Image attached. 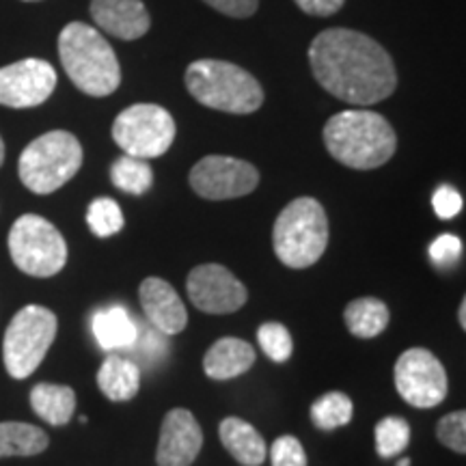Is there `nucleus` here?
<instances>
[{"label":"nucleus","instance_id":"nucleus-25","mask_svg":"<svg viewBox=\"0 0 466 466\" xmlns=\"http://www.w3.org/2000/svg\"><path fill=\"white\" fill-rule=\"evenodd\" d=\"M354 415V404L346 393L333 391L326 393L322 398H318L311 406V421L316 423V428L330 432V430L343 428L352 421Z\"/></svg>","mask_w":466,"mask_h":466},{"label":"nucleus","instance_id":"nucleus-12","mask_svg":"<svg viewBox=\"0 0 466 466\" xmlns=\"http://www.w3.org/2000/svg\"><path fill=\"white\" fill-rule=\"evenodd\" d=\"M190 302L203 313L225 316L247 305L248 291L231 270L220 264H201L192 268L186 281Z\"/></svg>","mask_w":466,"mask_h":466},{"label":"nucleus","instance_id":"nucleus-7","mask_svg":"<svg viewBox=\"0 0 466 466\" xmlns=\"http://www.w3.org/2000/svg\"><path fill=\"white\" fill-rule=\"evenodd\" d=\"M58 319L50 309L28 305L15 313L3 341V359L9 376L25 380L42 365L56 337Z\"/></svg>","mask_w":466,"mask_h":466},{"label":"nucleus","instance_id":"nucleus-29","mask_svg":"<svg viewBox=\"0 0 466 466\" xmlns=\"http://www.w3.org/2000/svg\"><path fill=\"white\" fill-rule=\"evenodd\" d=\"M436 436L445 447L456 453H466V412H450L436 425Z\"/></svg>","mask_w":466,"mask_h":466},{"label":"nucleus","instance_id":"nucleus-5","mask_svg":"<svg viewBox=\"0 0 466 466\" xmlns=\"http://www.w3.org/2000/svg\"><path fill=\"white\" fill-rule=\"evenodd\" d=\"M272 247L279 261L294 270L316 264L329 247V218L319 201L300 197L285 206L272 229Z\"/></svg>","mask_w":466,"mask_h":466},{"label":"nucleus","instance_id":"nucleus-30","mask_svg":"<svg viewBox=\"0 0 466 466\" xmlns=\"http://www.w3.org/2000/svg\"><path fill=\"white\" fill-rule=\"evenodd\" d=\"M430 259L436 268L441 270H451L453 266H458L460 258H462V240L451 233H442L436 240L430 244Z\"/></svg>","mask_w":466,"mask_h":466},{"label":"nucleus","instance_id":"nucleus-38","mask_svg":"<svg viewBox=\"0 0 466 466\" xmlns=\"http://www.w3.org/2000/svg\"><path fill=\"white\" fill-rule=\"evenodd\" d=\"M398 466H410V460H408V458H404V460H400V462H398Z\"/></svg>","mask_w":466,"mask_h":466},{"label":"nucleus","instance_id":"nucleus-33","mask_svg":"<svg viewBox=\"0 0 466 466\" xmlns=\"http://www.w3.org/2000/svg\"><path fill=\"white\" fill-rule=\"evenodd\" d=\"M203 3L229 17H250L259 7V0H203Z\"/></svg>","mask_w":466,"mask_h":466},{"label":"nucleus","instance_id":"nucleus-32","mask_svg":"<svg viewBox=\"0 0 466 466\" xmlns=\"http://www.w3.org/2000/svg\"><path fill=\"white\" fill-rule=\"evenodd\" d=\"M434 214L442 220H450L462 212V195L451 186H441L432 197Z\"/></svg>","mask_w":466,"mask_h":466},{"label":"nucleus","instance_id":"nucleus-17","mask_svg":"<svg viewBox=\"0 0 466 466\" xmlns=\"http://www.w3.org/2000/svg\"><path fill=\"white\" fill-rule=\"evenodd\" d=\"M255 350L238 337H223L214 341L203 357V370L212 380H231L253 367Z\"/></svg>","mask_w":466,"mask_h":466},{"label":"nucleus","instance_id":"nucleus-18","mask_svg":"<svg viewBox=\"0 0 466 466\" xmlns=\"http://www.w3.org/2000/svg\"><path fill=\"white\" fill-rule=\"evenodd\" d=\"M91 330L100 348L110 354L130 350L138 337V326L124 307L100 309L91 319Z\"/></svg>","mask_w":466,"mask_h":466},{"label":"nucleus","instance_id":"nucleus-2","mask_svg":"<svg viewBox=\"0 0 466 466\" xmlns=\"http://www.w3.org/2000/svg\"><path fill=\"white\" fill-rule=\"evenodd\" d=\"M324 145L343 167L370 171L393 158L398 137L382 115L374 110L352 108L341 110L326 121Z\"/></svg>","mask_w":466,"mask_h":466},{"label":"nucleus","instance_id":"nucleus-20","mask_svg":"<svg viewBox=\"0 0 466 466\" xmlns=\"http://www.w3.org/2000/svg\"><path fill=\"white\" fill-rule=\"evenodd\" d=\"M97 387L110 401L132 400L141 389V367L119 354H110L97 371Z\"/></svg>","mask_w":466,"mask_h":466},{"label":"nucleus","instance_id":"nucleus-28","mask_svg":"<svg viewBox=\"0 0 466 466\" xmlns=\"http://www.w3.org/2000/svg\"><path fill=\"white\" fill-rule=\"evenodd\" d=\"M258 341L266 357L275 360V363H285L291 357V350H294L289 330L279 322H268L259 326Z\"/></svg>","mask_w":466,"mask_h":466},{"label":"nucleus","instance_id":"nucleus-27","mask_svg":"<svg viewBox=\"0 0 466 466\" xmlns=\"http://www.w3.org/2000/svg\"><path fill=\"white\" fill-rule=\"evenodd\" d=\"M410 442V425L401 417H384L376 425V451L380 458H393Z\"/></svg>","mask_w":466,"mask_h":466},{"label":"nucleus","instance_id":"nucleus-34","mask_svg":"<svg viewBox=\"0 0 466 466\" xmlns=\"http://www.w3.org/2000/svg\"><path fill=\"white\" fill-rule=\"evenodd\" d=\"M167 346H168L167 335H162L160 330H156L154 326H151V330L143 333L141 346H137V348L141 350V354L149 360V363H156V360H160L167 354Z\"/></svg>","mask_w":466,"mask_h":466},{"label":"nucleus","instance_id":"nucleus-10","mask_svg":"<svg viewBox=\"0 0 466 466\" xmlns=\"http://www.w3.org/2000/svg\"><path fill=\"white\" fill-rule=\"evenodd\" d=\"M395 387L410 406L434 408L447 395L445 367L430 350L410 348L395 363Z\"/></svg>","mask_w":466,"mask_h":466},{"label":"nucleus","instance_id":"nucleus-9","mask_svg":"<svg viewBox=\"0 0 466 466\" xmlns=\"http://www.w3.org/2000/svg\"><path fill=\"white\" fill-rule=\"evenodd\" d=\"M175 119L158 104H134L127 106L113 124V138L127 156L134 158H158L167 154L175 141Z\"/></svg>","mask_w":466,"mask_h":466},{"label":"nucleus","instance_id":"nucleus-3","mask_svg":"<svg viewBox=\"0 0 466 466\" xmlns=\"http://www.w3.org/2000/svg\"><path fill=\"white\" fill-rule=\"evenodd\" d=\"M58 56L69 80L86 96L106 97L119 89L121 67L113 46L85 22H69L63 28Z\"/></svg>","mask_w":466,"mask_h":466},{"label":"nucleus","instance_id":"nucleus-14","mask_svg":"<svg viewBox=\"0 0 466 466\" xmlns=\"http://www.w3.org/2000/svg\"><path fill=\"white\" fill-rule=\"evenodd\" d=\"M203 447L201 425L186 408H173L160 428L158 466H192Z\"/></svg>","mask_w":466,"mask_h":466},{"label":"nucleus","instance_id":"nucleus-36","mask_svg":"<svg viewBox=\"0 0 466 466\" xmlns=\"http://www.w3.org/2000/svg\"><path fill=\"white\" fill-rule=\"evenodd\" d=\"M458 318H460V326H462V329H466V299H462V302H460Z\"/></svg>","mask_w":466,"mask_h":466},{"label":"nucleus","instance_id":"nucleus-22","mask_svg":"<svg viewBox=\"0 0 466 466\" xmlns=\"http://www.w3.org/2000/svg\"><path fill=\"white\" fill-rule=\"evenodd\" d=\"M343 318H346L348 330L354 337L371 339V337H378L384 329H387L391 313H389V307L384 305L380 299L363 296V299L350 302Z\"/></svg>","mask_w":466,"mask_h":466},{"label":"nucleus","instance_id":"nucleus-13","mask_svg":"<svg viewBox=\"0 0 466 466\" xmlns=\"http://www.w3.org/2000/svg\"><path fill=\"white\" fill-rule=\"evenodd\" d=\"M56 89V72L42 58H22L0 67V106L33 108Z\"/></svg>","mask_w":466,"mask_h":466},{"label":"nucleus","instance_id":"nucleus-6","mask_svg":"<svg viewBox=\"0 0 466 466\" xmlns=\"http://www.w3.org/2000/svg\"><path fill=\"white\" fill-rule=\"evenodd\" d=\"M83 167V145L72 132L52 130L35 138L17 162L22 184L35 195H50Z\"/></svg>","mask_w":466,"mask_h":466},{"label":"nucleus","instance_id":"nucleus-26","mask_svg":"<svg viewBox=\"0 0 466 466\" xmlns=\"http://www.w3.org/2000/svg\"><path fill=\"white\" fill-rule=\"evenodd\" d=\"M124 212H121L119 203L108 199V197L91 201L89 209H86V225H89L93 236L97 238L115 236V233L124 229Z\"/></svg>","mask_w":466,"mask_h":466},{"label":"nucleus","instance_id":"nucleus-11","mask_svg":"<svg viewBox=\"0 0 466 466\" xmlns=\"http://www.w3.org/2000/svg\"><path fill=\"white\" fill-rule=\"evenodd\" d=\"M188 179L203 199L225 201L250 195L259 184V171L250 162L231 156H206L192 167Z\"/></svg>","mask_w":466,"mask_h":466},{"label":"nucleus","instance_id":"nucleus-1","mask_svg":"<svg viewBox=\"0 0 466 466\" xmlns=\"http://www.w3.org/2000/svg\"><path fill=\"white\" fill-rule=\"evenodd\" d=\"M311 72L322 89L354 106H371L393 96L398 72L393 58L370 35L326 28L309 46Z\"/></svg>","mask_w":466,"mask_h":466},{"label":"nucleus","instance_id":"nucleus-8","mask_svg":"<svg viewBox=\"0 0 466 466\" xmlns=\"http://www.w3.org/2000/svg\"><path fill=\"white\" fill-rule=\"evenodd\" d=\"M9 253L14 264L28 277H55L67 264V244L50 220L25 214L11 227Z\"/></svg>","mask_w":466,"mask_h":466},{"label":"nucleus","instance_id":"nucleus-16","mask_svg":"<svg viewBox=\"0 0 466 466\" xmlns=\"http://www.w3.org/2000/svg\"><path fill=\"white\" fill-rule=\"evenodd\" d=\"M91 17L104 33L124 42L141 39L151 26L143 0H91Z\"/></svg>","mask_w":466,"mask_h":466},{"label":"nucleus","instance_id":"nucleus-35","mask_svg":"<svg viewBox=\"0 0 466 466\" xmlns=\"http://www.w3.org/2000/svg\"><path fill=\"white\" fill-rule=\"evenodd\" d=\"M307 15L329 17L343 7L346 0H294Z\"/></svg>","mask_w":466,"mask_h":466},{"label":"nucleus","instance_id":"nucleus-21","mask_svg":"<svg viewBox=\"0 0 466 466\" xmlns=\"http://www.w3.org/2000/svg\"><path fill=\"white\" fill-rule=\"evenodd\" d=\"M31 406L50 425H66L74 417L76 410V393L72 387L66 384L42 382L33 387Z\"/></svg>","mask_w":466,"mask_h":466},{"label":"nucleus","instance_id":"nucleus-4","mask_svg":"<svg viewBox=\"0 0 466 466\" xmlns=\"http://www.w3.org/2000/svg\"><path fill=\"white\" fill-rule=\"evenodd\" d=\"M188 93L203 106L231 115H250L264 104V89L247 69L217 58H201L186 69Z\"/></svg>","mask_w":466,"mask_h":466},{"label":"nucleus","instance_id":"nucleus-15","mask_svg":"<svg viewBox=\"0 0 466 466\" xmlns=\"http://www.w3.org/2000/svg\"><path fill=\"white\" fill-rule=\"evenodd\" d=\"M138 299H141L145 318L162 335L168 337L182 333L186 324H188V311H186L182 299L165 279H145L141 289H138Z\"/></svg>","mask_w":466,"mask_h":466},{"label":"nucleus","instance_id":"nucleus-24","mask_svg":"<svg viewBox=\"0 0 466 466\" xmlns=\"http://www.w3.org/2000/svg\"><path fill=\"white\" fill-rule=\"evenodd\" d=\"M110 179L121 192L127 195H143L154 184V171H151L149 162L143 158H134V156H121L115 160L113 168H110Z\"/></svg>","mask_w":466,"mask_h":466},{"label":"nucleus","instance_id":"nucleus-31","mask_svg":"<svg viewBox=\"0 0 466 466\" xmlns=\"http://www.w3.org/2000/svg\"><path fill=\"white\" fill-rule=\"evenodd\" d=\"M272 466H307V453L296 436L285 434L272 442L270 447Z\"/></svg>","mask_w":466,"mask_h":466},{"label":"nucleus","instance_id":"nucleus-23","mask_svg":"<svg viewBox=\"0 0 466 466\" xmlns=\"http://www.w3.org/2000/svg\"><path fill=\"white\" fill-rule=\"evenodd\" d=\"M48 447V434L31 423H0V458L37 456Z\"/></svg>","mask_w":466,"mask_h":466},{"label":"nucleus","instance_id":"nucleus-37","mask_svg":"<svg viewBox=\"0 0 466 466\" xmlns=\"http://www.w3.org/2000/svg\"><path fill=\"white\" fill-rule=\"evenodd\" d=\"M5 162V143H3V137H0V167H3Z\"/></svg>","mask_w":466,"mask_h":466},{"label":"nucleus","instance_id":"nucleus-19","mask_svg":"<svg viewBox=\"0 0 466 466\" xmlns=\"http://www.w3.org/2000/svg\"><path fill=\"white\" fill-rule=\"evenodd\" d=\"M220 442L238 462L244 466H259L266 460V442L248 421L240 417L223 419L218 428Z\"/></svg>","mask_w":466,"mask_h":466}]
</instances>
